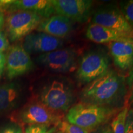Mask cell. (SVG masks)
<instances>
[{"instance_id":"6da1fadb","label":"cell","mask_w":133,"mask_h":133,"mask_svg":"<svg viewBox=\"0 0 133 133\" xmlns=\"http://www.w3.org/2000/svg\"><path fill=\"white\" fill-rule=\"evenodd\" d=\"M125 95L124 77L109 70L88 83L81 91L80 98L83 103L114 109L122 104Z\"/></svg>"},{"instance_id":"7a4b0ae2","label":"cell","mask_w":133,"mask_h":133,"mask_svg":"<svg viewBox=\"0 0 133 133\" xmlns=\"http://www.w3.org/2000/svg\"><path fill=\"white\" fill-rule=\"evenodd\" d=\"M114 109L79 103L69 110L66 115L67 122L88 131L102 125L114 114Z\"/></svg>"},{"instance_id":"3957f363","label":"cell","mask_w":133,"mask_h":133,"mask_svg":"<svg viewBox=\"0 0 133 133\" xmlns=\"http://www.w3.org/2000/svg\"><path fill=\"white\" fill-rule=\"evenodd\" d=\"M40 100L41 103L54 112H65L74 102V91L65 81L54 80L42 89Z\"/></svg>"},{"instance_id":"277c9868","label":"cell","mask_w":133,"mask_h":133,"mask_svg":"<svg viewBox=\"0 0 133 133\" xmlns=\"http://www.w3.org/2000/svg\"><path fill=\"white\" fill-rule=\"evenodd\" d=\"M108 56L99 51H90L81 57L76 77L81 83L88 84L109 70Z\"/></svg>"},{"instance_id":"5b68a950","label":"cell","mask_w":133,"mask_h":133,"mask_svg":"<svg viewBox=\"0 0 133 133\" xmlns=\"http://www.w3.org/2000/svg\"><path fill=\"white\" fill-rule=\"evenodd\" d=\"M43 17L35 13L24 11L12 12L6 21V30L11 41L19 40L30 34L40 24Z\"/></svg>"},{"instance_id":"8992f818","label":"cell","mask_w":133,"mask_h":133,"mask_svg":"<svg viewBox=\"0 0 133 133\" xmlns=\"http://www.w3.org/2000/svg\"><path fill=\"white\" fill-rule=\"evenodd\" d=\"M92 23L124 33L133 39V26L116 6L107 5L96 10L93 12Z\"/></svg>"},{"instance_id":"52a82bcc","label":"cell","mask_w":133,"mask_h":133,"mask_svg":"<svg viewBox=\"0 0 133 133\" xmlns=\"http://www.w3.org/2000/svg\"><path fill=\"white\" fill-rule=\"evenodd\" d=\"M76 56L74 49L65 48L39 55L36 62L54 72L67 73L76 68Z\"/></svg>"},{"instance_id":"ba28073f","label":"cell","mask_w":133,"mask_h":133,"mask_svg":"<svg viewBox=\"0 0 133 133\" xmlns=\"http://www.w3.org/2000/svg\"><path fill=\"white\" fill-rule=\"evenodd\" d=\"M19 117L21 122L29 125L58 126L62 121L58 112L52 110L41 102L25 107L20 112Z\"/></svg>"},{"instance_id":"9c48e42d","label":"cell","mask_w":133,"mask_h":133,"mask_svg":"<svg viewBox=\"0 0 133 133\" xmlns=\"http://www.w3.org/2000/svg\"><path fill=\"white\" fill-rule=\"evenodd\" d=\"M51 2L56 14L80 23L89 19L92 7L90 0H51Z\"/></svg>"},{"instance_id":"30bf717a","label":"cell","mask_w":133,"mask_h":133,"mask_svg":"<svg viewBox=\"0 0 133 133\" xmlns=\"http://www.w3.org/2000/svg\"><path fill=\"white\" fill-rule=\"evenodd\" d=\"M33 67L30 54L22 45L16 44L10 48L6 56V74L9 79H13L29 71Z\"/></svg>"},{"instance_id":"8fae6325","label":"cell","mask_w":133,"mask_h":133,"mask_svg":"<svg viewBox=\"0 0 133 133\" xmlns=\"http://www.w3.org/2000/svg\"><path fill=\"white\" fill-rule=\"evenodd\" d=\"M64 44L62 39L45 33H30L25 37L23 48L29 54H45L61 48Z\"/></svg>"},{"instance_id":"7c38bea8","label":"cell","mask_w":133,"mask_h":133,"mask_svg":"<svg viewBox=\"0 0 133 133\" xmlns=\"http://www.w3.org/2000/svg\"><path fill=\"white\" fill-rule=\"evenodd\" d=\"M114 64L123 70L133 66V39H125L109 44Z\"/></svg>"},{"instance_id":"4fadbf2b","label":"cell","mask_w":133,"mask_h":133,"mask_svg":"<svg viewBox=\"0 0 133 133\" xmlns=\"http://www.w3.org/2000/svg\"><path fill=\"white\" fill-rule=\"evenodd\" d=\"M36 30L39 32L62 39L69 36L72 31V21L64 16L55 14L43 19Z\"/></svg>"},{"instance_id":"5bb4252c","label":"cell","mask_w":133,"mask_h":133,"mask_svg":"<svg viewBox=\"0 0 133 133\" xmlns=\"http://www.w3.org/2000/svg\"><path fill=\"white\" fill-rule=\"evenodd\" d=\"M9 9L12 12L29 11L44 18L56 14L51 0H16L13 1Z\"/></svg>"},{"instance_id":"9a60e30c","label":"cell","mask_w":133,"mask_h":133,"mask_svg":"<svg viewBox=\"0 0 133 133\" xmlns=\"http://www.w3.org/2000/svg\"><path fill=\"white\" fill-rule=\"evenodd\" d=\"M86 36L96 43H110L125 39H131L124 33L91 23L88 26Z\"/></svg>"},{"instance_id":"2e32d148","label":"cell","mask_w":133,"mask_h":133,"mask_svg":"<svg viewBox=\"0 0 133 133\" xmlns=\"http://www.w3.org/2000/svg\"><path fill=\"white\" fill-rule=\"evenodd\" d=\"M20 97V89L14 83L0 85V113L14 107Z\"/></svg>"},{"instance_id":"e0dca14e","label":"cell","mask_w":133,"mask_h":133,"mask_svg":"<svg viewBox=\"0 0 133 133\" xmlns=\"http://www.w3.org/2000/svg\"><path fill=\"white\" fill-rule=\"evenodd\" d=\"M128 108L124 107L113 119L111 129L113 133H124Z\"/></svg>"},{"instance_id":"ac0fdd59","label":"cell","mask_w":133,"mask_h":133,"mask_svg":"<svg viewBox=\"0 0 133 133\" xmlns=\"http://www.w3.org/2000/svg\"><path fill=\"white\" fill-rule=\"evenodd\" d=\"M58 126L62 133H89L87 129L70 123L67 121H62Z\"/></svg>"},{"instance_id":"d6986e66","label":"cell","mask_w":133,"mask_h":133,"mask_svg":"<svg viewBox=\"0 0 133 133\" xmlns=\"http://www.w3.org/2000/svg\"><path fill=\"white\" fill-rule=\"evenodd\" d=\"M121 12L128 22L133 26V0L121 3Z\"/></svg>"},{"instance_id":"ffe728a7","label":"cell","mask_w":133,"mask_h":133,"mask_svg":"<svg viewBox=\"0 0 133 133\" xmlns=\"http://www.w3.org/2000/svg\"><path fill=\"white\" fill-rule=\"evenodd\" d=\"M0 133H22V129L18 124H9L1 128Z\"/></svg>"},{"instance_id":"44dd1931","label":"cell","mask_w":133,"mask_h":133,"mask_svg":"<svg viewBox=\"0 0 133 133\" xmlns=\"http://www.w3.org/2000/svg\"><path fill=\"white\" fill-rule=\"evenodd\" d=\"M124 133H133V109L128 110Z\"/></svg>"},{"instance_id":"7402d4cb","label":"cell","mask_w":133,"mask_h":133,"mask_svg":"<svg viewBox=\"0 0 133 133\" xmlns=\"http://www.w3.org/2000/svg\"><path fill=\"white\" fill-rule=\"evenodd\" d=\"M9 48V40L4 33L0 32V52H3Z\"/></svg>"},{"instance_id":"603a6c76","label":"cell","mask_w":133,"mask_h":133,"mask_svg":"<svg viewBox=\"0 0 133 133\" xmlns=\"http://www.w3.org/2000/svg\"><path fill=\"white\" fill-rule=\"evenodd\" d=\"M12 2L13 1L10 0H0V12H3V11L9 9Z\"/></svg>"},{"instance_id":"cb8c5ba5","label":"cell","mask_w":133,"mask_h":133,"mask_svg":"<svg viewBox=\"0 0 133 133\" xmlns=\"http://www.w3.org/2000/svg\"><path fill=\"white\" fill-rule=\"evenodd\" d=\"M6 66V55L2 52H0V78L2 75Z\"/></svg>"},{"instance_id":"d4e9b609","label":"cell","mask_w":133,"mask_h":133,"mask_svg":"<svg viewBox=\"0 0 133 133\" xmlns=\"http://www.w3.org/2000/svg\"><path fill=\"white\" fill-rule=\"evenodd\" d=\"M129 84L130 87L131 94H130V101L133 105V70L131 71V73L129 77Z\"/></svg>"},{"instance_id":"484cf974","label":"cell","mask_w":133,"mask_h":133,"mask_svg":"<svg viewBox=\"0 0 133 133\" xmlns=\"http://www.w3.org/2000/svg\"><path fill=\"white\" fill-rule=\"evenodd\" d=\"M99 133H113V132L110 126H107L102 128Z\"/></svg>"},{"instance_id":"4316f807","label":"cell","mask_w":133,"mask_h":133,"mask_svg":"<svg viewBox=\"0 0 133 133\" xmlns=\"http://www.w3.org/2000/svg\"><path fill=\"white\" fill-rule=\"evenodd\" d=\"M4 24V16L2 12H0V30Z\"/></svg>"},{"instance_id":"83f0119b","label":"cell","mask_w":133,"mask_h":133,"mask_svg":"<svg viewBox=\"0 0 133 133\" xmlns=\"http://www.w3.org/2000/svg\"><path fill=\"white\" fill-rule=\"evenodd\" d=\"M57 133H62L61 132H57Z\"/></svg>"}]
</instances>
